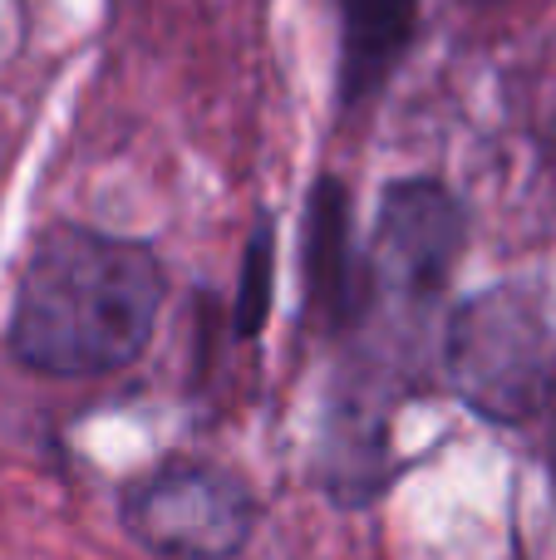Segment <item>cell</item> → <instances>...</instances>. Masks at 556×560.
Instances as JSON below:
<instances>
[{
  "mask_svg": "<svg viewBox=\"0 0 556 560\" xmlns=\"http://www.w3.org/2000/svg\"><path fill=\"white\" fill-rule=\"evenodd\" d=\"M167 276L148 242L55 222L30 246L5 345L45 378H108L138 364L163 315Z\"/></svg>",
  "mask_w": 556,
  "mask_h": 560,
  "instance_id": "obj_1",
  "label": "cell"
},
{
  "mask_svg": "<svg viewBox=\"0 0 556 560\" xmlns=\"http://www.w3.org/2000/svg\"><path fill=\"white\" fill-rule=\"evenodd\" d=\"M468 246V212L439 177L390 183L364 246V305L355 319L345 384L364 398L390 404L404 394L424 339L443 310L449 280Z\"/></svg>",
  "mask_w": 556,
  "mask_h": 560,
  "instance_id": "obj_2",
  "label": "cell"
},
{
  "mask_svg": "<svg viewBox=\"0 0 556 560\" xmlns=\"http://www.w3.org/2000/svg\"><path fill=\"white\" fill-rule=\"evenodd\" d=\"M439 374L463 408L518 428L547 408L556 384V329L528 285H488L468 295L439 335Z\"/></svg>",
  "mask_w": 556,
  "mask_h": 560,
  "instance_id": "obj_3",
  "label": "cell"
},
{
  "mask_svg": "<svg viewBox=\"0 0 556 560\" xmlns=\"http://www.w3.org/2000/svg\"><path fill=\"white\" fill-rule=\"evenodd\" d=\"M118 522L158 560H236L256 536L262 502L232 467L173 457L124 487Z\"/></svg>",
  "mask_w": 556,
  "mask_h": 560,
  "instance_id": "obj_4",
  "label": "cell"
},
{
  "mask_svg": "<svg viewBox=\"0 0 556 560\" xmlns=\"http://www.w3.org/2000/svg\"><path fill=\"white\" fill-rule=\"evenodd\" d=\"M301 290L315 335L345 345L364 305V246L355 242V207L340 177H315L301 222Z\"/></svg>",
  "mask_w": 556,
  "mask_h": 560,
  "instance_id": "obj_5",
  "label": "cell"
},
{
  "mask_svg": "<svg viewBox=\"0 0 556 560\" xmlns=\"http://www.w3.org/2000/svg\"><path fill=\"white\" fill-rule=\"evenodd\" d=\"M340 10V104L364 108L419 30V0H335Z\"/></svg>",
  "mask_w": 556,
  "mask_h": 560,
  "instance_id": "obj_6",
  "label": "cell"
},
{
  "mask_svg": "<svg viewBox=\"0 0 556 560\" xmlns=\"http://www.w3.org/2000/svg\"><path fill=\"white\" fill-rule=\"evenodd\" d=\"M271 290H276V226L271 217H262L242 246V271H236V295H232V339L252 345L262 335L266 315H271Z\"/></svg>",
  "mask_w": 556,
  "mask_h": 560,
  "instance_id": "obj_7",
  "label": "cell"
},
{
  "mask_svg": "<svg viewBox=\"0 0 556 560\" xmlns=\"http://www.w3.org/2000/svg\"><path fill=\"white\" fill-rule=\"evenodd\" d=\"M547 423H552V433H547V457H552V482H556V384H552V398H547Z\"/></svg>",
  "mask_w": 556,
  "mask_h": 560,
  "instance_id": "obj_8",
  "label": "cell"
},
{
  "mask_svg": "<svg viewBox=\"0 0 556 560\" xmlns=\"http://www.w3.org/2000/svg\"><path fill=\"white\" fill-rule=\"evenodd\" d=\"M483 5H493V0H483Z\"/></svg>",
  "mask_w": 556,
  "mask_h": 560,
  "instance_id": "obj_9",
  "label": "cell"
}]
</instances>
